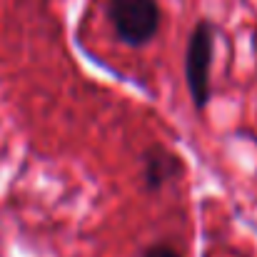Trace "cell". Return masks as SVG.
Segmentation results:
<instances>
[{
  "mask_svg": "<svg viewBox=\"0 0 257 257\" xmlns=\"http://www.w3.org/2000/svg\"><path fill=\"white\" fill-rule=\"evenodd\" d=\"M107 13L115 33L127 45H145L160 25V8L155 0H110Z\"/></svg>",
  "mask_w": 257,
  "mask_h": 257,
  "instance_id": "6da1fadb",
  "label": "cell"
},
{
  "mask_svg": "<svg viewBox=\"0 0 257 257\" xmlns=\"http://www.w3.org/2000/svg\"><path fill=\"white\" fill-rule=\"evenodd\" d=\"M210 60H212V30L210 25L202 20L197 23V28L190 35L187 43V58H185V75H187V85L192 92L195 105L202 110L207 105L210 97Z\"/></svg>",
  "mask_w": 257,
  "mask_h": 257,
  "instance_id": "7a4b0ae2",
  "label": "cell"
},
{
  "mask_svg": "<svg viewBox=\"0 0 257 257\" xmlns=\"http://www.w3.org/2000/svg\"><path fill=\"white\" fill-rule=\"evenodd\" d=\"M177 170V160L165 150H150L148 153V165H145V175H148V185L150 187H160L165 180H170L172 172Z\"/></svg>",
  "mask_w": 257,
  "mask_h": 257,
  "instance_id": "3957f363",
  "label": "cell"
},
{
  "mask_svg": "<svg viewBox=\"0 0 257 257\" xmlns=\"http://www.w3.org/2000/svg\"><path fill=\"white\" fill-rule=\"evenodd\" d=\"M143 257H180L172 247H165V245H155V247H150L148 252Z\"/></svg>",
  "mask_w": 257,
  "mask_h": 257,
  "instance_id": "277c9868",
  "label": "cell"
}]
</instances>
